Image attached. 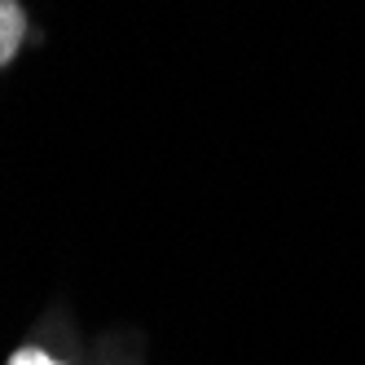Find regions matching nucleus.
Instances as JSON below:
<instances>
[{
  "mask_svg": "<svg viewBox=\"0 0 365 365\" xmlns=\"http://www.w3.org/2000/svg\"><path fill=\"white\" fill-rule=\"evenodd\" d=\"M9 365H58V361H53V356H44L40 348H22V352H14Z\"/></svg>",
  "mask_w": 365,
  "mask_h": 365,
  "instance_id": "nucleus-2",
  "label": "nucleus"
},
{
  "mask_svg": "<svg viewBox=\"0 0 365 365\" xmlns=\"http://www.w3.org/2000/svg\"><path fill=\"white\" fill-rule=\"evenodd\" d=\"M22 40H27V14L18 0H0V66L14 62Z\"/></svg>",
  "mask_w": 365,
  "mask_h": 365,
  "instance_id": "nucleus-1",
  "label": "nucleus"
}]
</instances>
